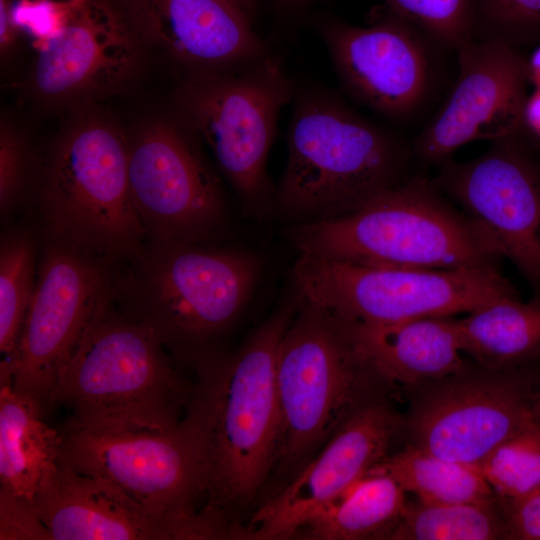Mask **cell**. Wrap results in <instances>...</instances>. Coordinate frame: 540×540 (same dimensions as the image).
Here are the masks:
<instances>
[{
  "label": "cell",
  "instance_id": "1",
  "mask_svg": "<svg viewBox=\"0 0 540 540\" xmlns=\"http://www.w3.org/2000/svg\"><path fill=\"white\" fill-rule=\"evenodd\" d=\"M297 307L284 306L234 353L195 357L196 381L184 419L201 446L204 513L232 538L239 515L273 472L279 434L276 359Z\"/></svg>",
  "mask_w": 540,
  "mask_h": 540
},
{
  "label": "cell",
  "instance_id": "2",
  "mask_svg": "<svg viewBox=\"0 0 540 540\" xmlns=\"http://www.w3.org/2000/svg\"><path fill=\"white\" fill-rule=\"evenodd\" d=\"M192 392L156 332L107 304L62 369L48 408L69 410L67 428L166 431L180 423Z\"/></svg>",
  "mask_w": 540,
  "mask_h": 540
},
{
  "label": "cell",
  "instance_id": "3",
  "mask_svg": "<svg viewBox=\"0 0 540 540\" xmlns=\"http://www.w3.org/2000/svg\"><path fill=\"white\" fill-rule=\"evenodd\" d=\"M410 156L396 135L336 97L307 92L292 115L276 205L293 224L348 214L407 179Z\"/></svg>",
  "mask_w": 540,
  "mask_h": 540
},
{
  "label": "cell",
  "instance_id": "4",
  "mask_svg": "<svg viewBox=\"0 0 540 540\" xmlns=\"http://www.w3.org/2000/svg\"><path fill=\"white\" fill-rule=\"evenodd\" d=\"M288 235L299 254L367 266L496 267L500 259L465 214L422 176L348 214L292 224Z\"/></svg>",
  "mask_w": 540,
  "mask_h": 540
},
{
  "label": "cell",
  "instance_id": "5",
  "mask_svg": "<svg viewBox=\"0 0 540 540\" xmlns=\"http://www.w3.org/2000/svg\"><path fill=\"white\" fill-rule=\"evenodd\" d=\"M276 359L279 434L273 471H299L385 382L344 323L301 300Z\"/></svg>",
  "mask_w": 540,
  "mask_h": 540
},
{
  "label": "cell",
  "instance_id": "6",
  "mask_svg": "<svg viewBox=\"0 0 540 540\" xmlns=\"http://www.w3.org/2000/svg\"><path fill=\"white\" fill-rule=\"evenodd\" d=\"M40 207L47 236L105 260L138 256L145 229L128 177V140L99 117L77 121L45 165Z\"/></svg>",
  "mask_w": 540,
  "mask_h": 540
},
{
  "label": "cell",
  "instance_id": "7",
  "mask_svg": "<svg viewBox=\"0 0 540 540\" xmlns=\"http://www.w3.org/2000/svg\"><path fill=\"white\" fill-rule=\"evenodd\" d=\"M61 432V463L112 483L165 522L175 539H224L204 513L201 446L184 418L166 431L63 427Z\"/></svg>",
  "mask_w": 540,
  "mask_h": 540
},
{
  "label": "cell",
  "instance_id": "8",
  "mask_svg": "<svg viewBox=\"0 0 540 540\" xmlns=\"http://www.w3.org/2000/svg\"><path fill=\"white\" fill-rule=\"evenodd\" d=\"M292 279L301 300L353 323L453 316L518 297L497 267H379L299 254Z\"/></svg>",
  "mask_w": 540,
  "mask_h": 540
},
{
  "label": "cell",
  "instance_id": "9",
  "mask_svg": "<svg viewBox=\"0 0 540 540\" xmlns=\"http://www.w3.org/2000/svg\"><path fill=\"white\" fill-rule=\"evenodd\" d=\"M138 256L139 311L133 317L177 353L231 326L247 304L261 266L248 251L187 241L151 240Z\"/></svg>",
  "mask_w": 540,
  "mask_h": 540
},
{
  "label": "cell",
  "instance_id": "10",
  "mask_svg": "<svg viewBox=\"0 0 540 540\" xmlns=\"http://www.w3.org/2000/svg\"><path fill=\"white\" fill-rule=\"evenodd\" d=\"M291 94L281 62L267 54L230 74L190 79L178 92L185 120L252 211L268 206L267 159L279 113Z\"/></svg>",
  "mask_w": 540,
  "mask_h": 540
},
{
  "label": "cell",
  "instance_id": "11",
  "mask_svg": "<svg viewBox=\"0 0 540 540\" xmlns=\"http://www.w3.org/2000/svg\"><path fill=\"white\" fill-rule=\"evenodd\" d=\"M103 260L48 236L16 352L0 366V381H10L44 409L85 331L109 303L110 276Z\"/></svg>",
  "mask_w": 540,
  "mask_h": 540
},
{
  "label": "cell",
  "instance_id": "12",
  "mask_svg": "<svg viewBox=\"0 0 540 540\" xmlns=\"http://www.w3.org/2000/svg\"><path fill=\"white\" fill-rule=\"evenodd\" d=\"M464 365L416 386L404 419L410 444L477 467L502 441L533 418V370Z\"/></svg>",
  "mask_w": 540,
  "mask_h": 540
},
{
  "label": "cell",
  "instance_id": "13",
  "mask_svg": "<svg viewBox=\"0 0 540 540\" xmlns=\"http://www.w3.org/2000/svg\"><path fill=\"white\" fill-rule=\"evenodd\" d=\"M434 184L540 293V165L519 136L494 141L472 160L444 162Z\"/></svg>",
  "mask_w": 540,
  "mask_h": 540
},
{
  "label": "cell",
  "instance_id": "14",
  "mask_svg": "<svg viewBox=\"0 0 540 540\" xmlns=\"http://www.w3.org/2000/svg\"><path fill=\"white\" fill-rule=\"evenodd\" d=\"M128 177L151 240L200 242L225 220L219 180L178 126L153 122L128 141Z\"/></svg>",
  "mask_w": 540,
  "mask_h": 540
},
{
  "label": "cell",
  "instance_id": "15",
  "mask_svg": "<svg viewBox=\"0 0 540 540\" xmlns=\"http://www.w3.org/2000/svg\"><path fill=\"white\" fill-rule=\"evenodd\" d=\"M456 51L455 85L413 142V155L425 164L444 163L470 142L518 137L524 129L529 78L518 48L473 38Z\"/></svg>",
  "mask_w": 540,
  "mask_h": 540
},
{
  "label": "cell",
  "instance_id": "16",
  "mask_svg": "<svg viewBox=\"0 0 540 540\" xmlns=\"http://www.w3.org/2000/svg\"><path fill=\"white\" fill-rule=\"evenodd\" d=\"M404 418L376 397L359 407L244 528V538L294 537L324 507L388 455Z\"/></svg>",
  "mask_w": 540,
  "mask_h": 540
},
{
  "label": "cell",
  "instance_id": "17",
  "mask_svg": "<svg viewBox=\"0 0 540 540\" xmlns=\"http://www.w3.org/2000/svg\"><path fill=\"white\" fill-rule=\"evenodd\" d=\"M322 36L343 88L393 120L414 116L431 95L434 70L423 38L402 20L332 22Z\"/></svg>",
  "mask_w": 540,
  "mask_h": 540
},
{
  "label": "cell",
  "instance_id": "18",
  "mask_svg": "<svg viewBox=\"0 0 540 540\" xmlns=\"http://www.w3.org/2000/svg\"><path fill=\"white\" fill-rule=\"evenodd\" d=\"M128 21L104 0H71L62 29L38 48L32 86L65 102L117 90L134 74L139 46Z\"/></svg>",
  "mask_w": 540,
  "mask_h": 540
},
{
  "label": "cell",
  "instance_id": "19",
  "mask_svg": "<svg viewBox=\"0 0 540 540\" xmlns=\"http://www.w3.org/2000/svg\"><path fill=\"white\" fill-rule=\"evenodd\" d=\"M127 8L136 35L179 61L237 66L266 55L233 0H127Z\"/></svg>",
  "mask_w": 540,
  "mask_h": 540
},
{
  "label": "cell",
  "instance_id": "20",
  "mask_svg": "<svg viewBox=\"0 0 540 540\" xmlns=\"http://www.w3.org/2000/svg\"><path fill=\"white\" fill-rule=\"evenodd\" d=\"M30 507L49 540H174L172 529L112 483L60 462Z\"/></svg>",
  "mask_w": 540,
  "mask_h": 540
},
{
  "label": "cell",
  "instance_id": "21",
  "mask_svg": "<svg viewBox=\"0 0 540 540\" xmlns=\"http://www.w3.org/2000/svg\"><path fill=\"white\" fill-rule=\"evenodd\" d=\"M342 322L357 348L385 382L416 387L465 365L457 319L452 316L386 324Z\"/></svg>",
  "mask_w": 540,
  "mask_h": 540
},
{
  "label": "cell",
  "instance_id": "22",
  "mask_svg": "<svg viewBox=\"0 0 540 540\" xmlns=\"http://www.w3.org/2000/svg\"><path fill=\"white\" fill-rule=\"evenodd\" d=\"M0 383V494L31 504L59 468L62 432L36 399Z\"/></svg>",
  "mask_w": 540,
  "mask_h": 540
},
{
  "label": "cell",
  "instance_id": "23",
  "mask_svg": "<svg viewBox=\"0 0 540 540\" xmlns=\"http://www.w3.org/2000/svg\"><path fill=\"white\" fill-rule=\"evenodd\" d=\"M462 352L486 368L515 370L540 360V293L529 301L508 297L457 320Z\"/></svg>",
  "mask_w": 540,
  "mask_h": 540
},
{
  "label": "cell",
  "instance_id": "24",
  "mask_svg": "<svg viewBox=\"0 0 540 540\" xmlns=\"http://www.w3.org/2000/svg\"><path fill=\"white\" fill-rule=\"evenodd\" d=\"M391 477L368 473L310 519L295 536L315 540L386 539L407 506Z\"/></svg>",
  "mask_w": 540,
  "mask_h": 540
},
{
  "label": "cell",
  "instance_id": "25",
  "mask_svg": "<svg viewBox=\"0 0 540 540\" xmlns=\"http://www.w3.org/2000/svg\"><path fill=\"white\" fill-rule=\"evenodd\" d=\"M368 473L384 474L418 501L435 504L495 503L498 498L476 467L451 461L412 444L386 456Z\"/></svg>",
  "mask_w": 540,
  "mask_h": 540
},
{
  "label": "cell",
  "instance_id": "26",
  "mask_svg": "<svg viewBox=\"0 0 540 540\" xmlns=\"http://www.w3.org/2000/svg\"><path fill=\"white\" fill-rule=\"evenodd\" d=\"M389 540L508 539L499 502L435 504L407 502L405 511L386 536Z\"/></svg>",
  "mask_w": 540,
  "mask_h": 540
},
{
  "label": "cell",
  "instance_id": "27",
  "mask_svg": "<svg viewBox=\"0 0 540 540\" xmlns=\"http://www.w3.org/2000/svg\"><path fill=\"white\" fill-rule=\"evenodd\" d=\"M35 244L23 231H12L0 247L1 362L13 358L35 289Z\"/></svg>",
  "mask_w": 540,
  "mask_h": 540
},
{
  "label": "cell",
  "instance_id": "28",
  "mask_svg": "<svg viewBox=\"0 0 540 540\" xmlns=\"http://www.w3.org/2000/svg\"><path fill=\"white\" fill-rule=\"evenodd\" d=\"M500 504L540 486V425L530 419L497 445L476 467Z\"/></svg>",
  "mask_w": 540,
  "mask_h": 540
},
{
  "label": "cell",
  "instance_id": "29",
  "mask_svg": "<svg viewBox=\"0 0 540 540\" xmlns=\"http://www.w3.org/2000/svg\"><path fill=\"white\" fill-rule=\"evenodd\" d=\"M399 18L438 44L458 49L475 38L474 0H386Z\"/></svg>",
  "mask_w": 540,
  "mask_h": 540
},
{
  "label": "cell",
  "instance_id": "30",
  "mask_svg": "<svg viewBox=\"0 0 540 540\" xmlns=\"http://www.w3.org/2000/svg\"><path fill=\"white\" fill-rule=\"evenodd\" d=\"M479 4L488 24L480 38L516 48L540 39V0H479Z\"/></svg>",
  "mask_w": 540,
  "mask_h": 540
},
{
  "label": "cell",
  "instance_id": "31",
  "mask_svg": "<svg viewBox=\"0 0 540 540\" xmlns=\"http://www.w3.org/2000/svg\"><path fill=\"white\" fill-rule=\"evenodd\" d=\"M28 151L18 132L2 123L0 129V210L4 215L19 201L27 178Z\"/></svg>",
  "mask_w": 540,
  "mask_h": 540
},
{
  "label": "cell",
  "instance_id": "32",
  "mask_svg": "<svg viewBox=\"0 0 540 540\" xmlns=\"http://www.w3.org/2000/svg\"><path fill=\"white\" fill-rule=\"evenodd\" d=\"M70 7L71 0H23L14 9L11 7V18L15 28L20 24L37 37L39 48L60 32Z\"/></svg>",
  "mask_w": 540,
  "mask_h": 540
},
{
  "label": "cell",
  "instance_id": "33",
  "mask_svg": "<svg viewBox=\"0 0 540 540\" xmlns=\"http://www.w3.org/2000/svg\"><path fill=\"white\" fill-rule=\"evenodd\" d=\"M0 539L49 540V536L30 504L0 494Z\"/></svg>",
  "mask_w": 540,
  "mask_h": 540
},
{
  "label": "cell",
  "instance_id": "34",
  "mask_svg": "<svg viewBox=\"0 0 540 540\" xmlns=\"http://www.w3.org/2000/svg\"><path fill=\"white\" fill-rule=\"evenodd\" d=\"M508 539L540 540V486L524 497L500 504Z\"/></svg>",
  "mask_w": 540,
  "mask_h": 540
},
{
  "label": "cell",
  "instance_id": "35",
  "mask_svg": "<svg viewBox=\"0 0 540 540\" xmlns=\"http://www.w3.org/2000/svg\"><path fill=\"white\" fill-rule=\"evenodd\" d=\"M524 128L540 140V87L527 96L523 111Z\"/></svg>",
  "mask_w": 540,
  "mask_h": 540
},
{
  "label": "cell",
  "instance_id": "36",
  "mask_svg": "<svg viewBox=\"0 0 540 540\" xmlns=\"http://www.w3.org/2000/svg\"><path fill=\"white\" fill-rule=\"evenodd\" d=\"M15 26L11 18V7L8 0H0V47L5 52L15 36Z\"/></svg>",
  "mask_w": 540,
  "mask_h": 540
},
{
  "label": "cell",
  "instance_id": "37",
  "mask_svg": "<svg viewBox=\"0 0 540 540\" xmlns=\"http://www.w3.org/2000/svg\"><path fill=\"white\" fill-rule=\"evenodd\" d=\"M528 78L535 87H540V45L527 60Z\"/></svg>",
  "mask_w": 540,
  "mask_h": 540
},
{
  "label": "cell",
  "instance_id": "38",
  "mask_svg": "<svg viewBox=\"0 0 540 540\" xmlns=\"http://www.w3.org/2000/svg\"><path fill=\"white\" fill-rule=\"evenodd\" d=\"M531 412L534 420L540 425V390H534L532 394Z\"/></svg>",
  "mask_w": 540,
  "mask_h": 540
},
{
  "label": "cell",
  "instance_id": "39",
  "mask_svg": "<svg viewBox=\"0 0 540 540\" xmlns=\"http://www.w3.org/2000/svg\"><path fill=\"white\" fill-rule=\"evenodd\" d=\"M238 4L247 14L252 10L256 0H233Z\"/></svg>",
  "mask_w": 540,
  "mask_h": 540
},
{
  "label": "cell",
  "instance_id": "40",
  "mask_svg": "<svg viewBox=\"0 0 540 540\" xmlns=\"http://www.w3.org/2000/svg\"><path fill=\"white\" fill-rule=\"evenodd\" d=\"M535 390H540V369L533 371Z\"/></svg>",
  "mask_w": 540,
  "mask_h": 540
},
{
  "label": "cell",
  "instance_id": "41",
  "mask_svg": "<svg viewBox=\"0 0 540 540\" xmlns=\"http://www.w3.org/2000/svg\"><path fill=\"white\" fill-rule=\"evenodd\" d=\"M285 1H287L288 3L294 5V4H300V3H302V2H304L306 0H285Z\"/></svg>",
  "mask_w": 540,
  "mask_h": 540
}]
</instances>
